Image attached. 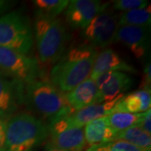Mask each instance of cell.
<instances>
[{"mask_svg":"<svg viewBox=\"0 0 151 151\" xmlns=\"http://www.w3.org/2000/svg\"><path fill=\"white\" fill-rule=\"evenodd\" d=\"M97 53V49L86 45L65 50L51 68L49 80L60 92H70L89 78Z\"/></svg>","mask_w":151,"mask_h":151,"instance_id":"1","label":"cell"},{"mask_svg":"<svg viewBox=\"0 0 151 151\" xmlns=\"http://www.w3.org/2000/svg\"><path fill=\"white\" fill-rule=\"evenodd\" d=\"M24 103L40 117L49 120V123L72 112L65 93L60 92L50 80L40 77L24 84Z\"/></svg>","mask_w":151,"mask_h":151,"instance_id":"2","label":"cell"},{"mask_svg":"<svg viewBox=\"0 0 151 151\" xmlns=\"http://www.w3.org/2000/svg\"><path fill=\"white\" fill-rule=\"evenodd\" d=\"M48 137V125L28 113L6 120L5 151H34Z\"/></svg>","mask_w":151,"mask_h":151,"instance_id":"3","label":"cell"},{"mask_svg":"<svg viewBox=\"0 0 151 151\" xmlns=\"http://www.w3.org/2000/svg\"><path fill=\"white\" fill-rule=\"evenodd\" d=\"M39 60L43 64H53L65 52L69 33L59 18H36L34 25Z\"/></svg>","mask_w":151,"mask_h":151,"instance_id":"4","label":"cell"},{"mask_svg":"<svg viewBox=\"0 0 151 151\" xmlns=\"http://www.w3.org/2000/svg\"><path fill=\"white\" fill-rule=\"evenodd\" d=\"M34 44V33L29 19L21 11L0 16V46L27 55Z\"/></svg>","mask_w":151,"mask_h":151,"instance_id":"5","label":"cell"},{"mask_svg":"<svg viewBox=\"0 0 151 151\" xmlns=\"http://www.w3.org/2000/svg\"><path fill=\"white\" fill-rule=\"evenodd\" d=\"M48 125V150L82 151L86 145L83 128L71 127L64 116L50 121Z\"/></svg>","mask_w":151,"mask_h":151,"instance_id":"6","label":"cell"},{"mask_svg":"<svg viewBox=\"0 0 151 151\" xmlns=\"http://www.w3.org/2000/svg\"><path fill=\"white\" fill-rule=\"evenodd\" d=\"M40 70L39 62L35 58L0 46V71L7 76L27 84L40 77Z\"/></svg>","mask_w":151,"mask_h":151,"instance_id":"7","label":"cell"},{"mask_svg":"<svg viewBox=\"0 0 151 151\" xmlns=\"http://www.w3.org/2000/svg\"><path fill=\"white\" fill-rule=\"evenodd\" d=\"M119 14L108 9L97 15L82 30L85 45L95 49H103L113 43L119 28Z\"/></svg>","mask_w":151,"mask_h":151,"instance_id":"8","label":"cell"},{"mask_svg":"<svg viewBox=\"0 0 151 151\" xmlns=\"http://www.w3.org/2000/svg\"><path fill=\"white\" fill-rule=\"evenodd\" d=\"M24 103V84L0 71V119H10Z\"/></svg>","mask_w":151,"mask_h":151,"instance_id":"9","label":"cell"},{"mask_svg":"<svg viewBox=\"0 0 151 151\" xmlns=\"http://www.w3.org/2000/svg\"><path fill=\"white\" fill-rule=\"evenodd\" d=\"M109 4L98 0H71L65 11L66 21L73 29H84L95 17L107 10Z\"/></svg>","mask_w":151,"mask_h":151,"instance_id":"10","label":"cell"},{"mask_svg":"<svg viewBox=\"0 0 151 151\" xmlns=\"http://www.w3.org/2000/svg\"><path fill=\"white\" fill-rule=\"evenodd\" d=\"M95 82L98 89L97 103H102L123 95V92L134 86V80L125 72L108 71L99 76Z\"/></svg>","mask_w":151,"mask_h":151,"instance_id":"11","label":"cell"},{"mask_svg":"<svg viewBox=\"0 0 151 151\" xmlns=\"http://www.w3.org/2000/svg\"><path fill=\"white\" fill-rule=\"evenodd\" d=\"M150 27L147 26H119L113 43L119 42L127 46L135 57L140 58L148 51L150 40Z\"/></svg>","mask_w":151,"mask_h":151,"instance_id":"12","label":"cell"},{"mask_svg":"<svg viewBox=\"0 0 151 151\" xmlns=\"http://www.w3.org/2000/svg\"><path fill=\"white\" fill-rule=\"evenodd\" d=\"M108 71L137 73L136 68L126 62L117 52L112 49H105L97 53L89 78L95 81L99 76Z\"/></svg>","mask_w":151,"mask_h":151,"instance_id":"13","label":"cell"},{"mask_svg":"<svg viewBox=\"0 0 151 151\" xmlns=\"http://www.w3.org/2000/svg\"><path fill=\"white\" fill-rule=\"evenodd\" d=\"M124 96L121 95L116 99L110 102L102 103H96L78 111H72L65 115L68 124L71 127L84 128V126L93 120L106 117L113 113V108L119 99Z\"/></svg>","mask_w":151,"mask_h":151,"instance_id":"14","label":"cell"},{"mask_svg":"<svg viewBox=\"0 0 151 151\" xmlns=\"http://www.w3.org/2000/svg\"><path fill=\"white\" fill-rule=\"evenodd\" d=\"M71 111H78L97 103L98 89L95 81L88 78L65 93Z\"/></svg>","mask_w":151,"mask_h":151,"instance_id":"15","label":"cell"},{"mask_svg":"<svg viewBox=\"0 0 151 151\" xmlns=\"http://www.w3.org/2000/svg\"><path fill=\"white\" fill-rule=\"evenodd\" d=\"M150 89H139L123 96L116 103L114 112L142 113L150 109L151 94Z\"/></svg>","mask_w":151,"mask_h":151,"instance_id":"16","label":"cell"},{"mask_svg":"<svg viewBox=\"0 0 151 151\" xmlns=\"http://www.w3.org/2000/svg\"><path fill=\"white\" fill-rule=\"evenodd\" d=\"M83 131L86 144L90 145L114 141L117 134L109 127L106 117L90 122L84 126Z\"/></svg>","mask_w":151,"mask_h":151,"instance_id":"17","label":"cell"},{"mask_svg":"<svg viewBox=\"0 0 151 151\" xmlns=\"http://www.w3.org/2000/svg\"><path fill=\"white\" fill-rule=\"evenodd\" d=\"M68 0H35L33 1L36 18L55 19L66 9Z\"/></svg>","mask_w":151,"mask_h":151,"instance_id":"18","label":"cell"},{"mask_svg":"<svg viewBox=\"0 0 151 151\" xmlns=\"http://www.w3.org/2000/svg\"><path fill=\"white\" fill-rule=\"evenodd\" d=\"M143 117L142 113H130L125 112H114L106 116L108 125L118 134L129 128L138 126Z\"/></svg>","mask_w":151,"mask_h":151,"instance_id":"19","label":"cell"},{"mask_svg":"<svg viewBox=\"0 0 151 151\" xmlns=\"http://www.w3.org/2000/svg\"><path fill=\"white\" fill-rule=\"evenodd\" d=\"M115 140H124L142 149L151 150V135L138 126H134L116 134Z\"/></svg>","mask_w":151,"mask_h":151,"instance_id":"20","label":"cell"},{"mask_svg":"<svg viewBox=\"0 0 151 151\" xmlns=\"http://www.w3.org/2000/svg\"><path fill=\"white\" fill-rule=\"evenodd\" d=\"M151 9L150 5L145 9L124 12L119 17V26H147L150 27Z\"/></svg>","mask_w":151,"mask_h":151,"instance_id":"21","label":"cell"},{"mask_svg":"<svg viewBox=\"0 0 151 151\" xmlns=\"http://www.w3.org/2000/svg\"><path fill=\"white\" fill-rule=\"evenodd\" d=\"M86 151H151L142 149L124 140H114L91 145Z\"/></svg>","mask_w":151,"mask_h":151,"instance_id":"22","label":"cell"},{"mask_svg":"<svg viewBox=\"0 0 151 151\" xmlns=\"http://www.w3.org/2000/svg\"><path fill=\"white\" fill-rule=\"evenodd\" d=\"M149 5V2L146 0H118L113 2V9L123 12L145 9Z\"/></svg>","mask_w":151,"mask_h":151,"instance_id":"23","label":"cell"},{"mask_svg":"<svg viewBox=\"0 0 151 151\" xmlns=\"http://www.w3.org/2000/svg\"><path fill=\"white\" fill-rule=\"evenodd\" d=\"M138 127L141 128L148 134H151V110H148L143 113V117Z\"/></svg>","mask_w":151,"mask_h":151,"instance_id":"24","label":"cell"},{"mask_svg":"<svg viewBox=\"0 0 151 151\" xmlns=\"http://www.w3.org/2000/svg\"><path fill=\"white\" fill-rule=\"evenodd\" d=\"M150 82H151V68L150 63H147L145 67L144 71V79H143V89H150Z\"/></svg>","mask_w":151,"mask_h":151,"instance_id":"25","label":"cell"},{"mask_svg":"<svg viewBox=\"0 0 151 151\" xmlns=\"http://www.w3.org/2000/svg\"><path fill=\"white\" fill-rule=\"evenodd\" d=\"M6 120L0 119V151H5Z\"/></svg>","mask_w":151,"mask_h":151,"instance_id":"26","label":"cell"},{"mask_svg":"<svg viewBox=\"0 0 151 151\" xmlns=\"http://www.w3.org/2000/svg\"><path fill=\"white\" fill-rule=\"evenodd\" d=\"M14 5L13 1H6V0H0V15L4 13H5L11 9V7Z\"/></svg>","mask_w":151,"mask_h":151,"instance_id":"27","label":"cell"},{"mask_svg":"<svg viewBox=\"0 0 151 151\" xmlns=\"http://www.w3.org/2000/svg\"><path fill=\"white\" fill-rule=\"evenodd\" d=\"M48 151H63V150H48Z\"/></svg>","mask_w":151,"mask_h":151,"instance_id":"28","label":"cell"}]
</instances>
